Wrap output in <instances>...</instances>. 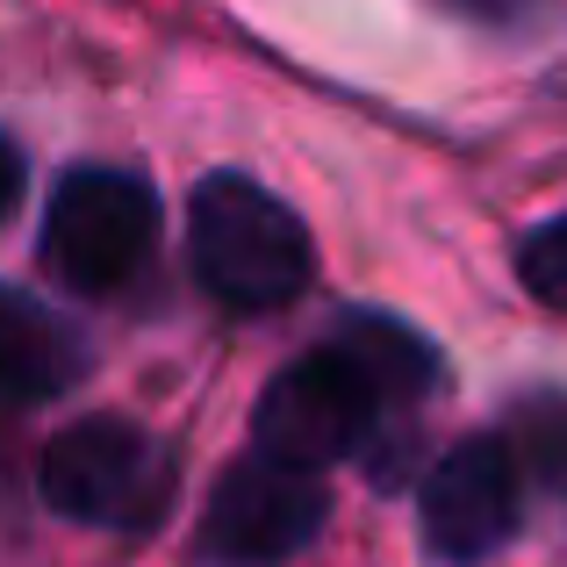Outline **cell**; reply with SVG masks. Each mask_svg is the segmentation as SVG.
<instances>
[{
	"instance_id": "6da1fadb",
	"label": "cell",
	"mask_w": 567,
	"mask_h": 567,
	"mask_svg": "<svg viewBox=\"0 0 567 567\" xmlns=\"http://www.w3.org/2000/svg\"><path fill=\"white\" fill-rule=\"evenodd\" d=\"M187 259L194 280L223 309H280L309 288L317 251L309 230L274 187L245 173H208L187 202Z\"/></svg>"
},
{
	"instance_id": "7a4b0ae2",
	"label": "cell",
	"mask_w": 567,
	"mask_h": 567,
	"mask_svg": "<svg viewBox=\"0 0 567 567\" xmlns=\"http://www.w3.org/2000/svg\"><path fill=\"white\" fill-rule=\"evenodd\" d=\"M37 496L80 525L144 532L173 503V460L123 416H80L37 460Z\"/></svg>"
},
{
	"instance_id": "3957f363",
	"label": "cell",
	"mask_w": 567,
	"mask_h": 567,
	"mask_svg": "<svg viewBox=\"0 0 567 567\" xmlns=\"http://www.w3.org/2000/svg\"><path fill=\"white\" fill-rule=\"evenodd\" d=\"M158 194L123 166H72L43 216V266L80 295H115L144 266Z\"/></svg>"
},
{
	"instance_id": "277c9868",
	"label": "cell",
	"mask_w": 567,
	"mask_h": 567,
	"mask_svg": "<svg viewBox=\"0 0 567 567\" xmlns=\"http://www.w3.org/2000/svg\"><path fill=\"white\" fill-rule=\"evenodd\" d=\"M374 410H381L374 388L323 346V352H309V360L280 367V374L266 381L259 410H251V453L280 460V467H295V474H323V467L360 453Z\"/></svg>"
},
{
	"instance_id": "5b68a950",
	"label": "cell",
	"mask_w": 567,
	"mask_h": 567,
	"mask_svg": "<svg viewBox=\"0 0 567 567\" xmlns=\"http://www.w3.org/2000/svg\"><path fill=\"white\" fill-rule=\"evenodd\" d=\"M323 517H331L323 474H295V467H280V460L251 453L216 482L202 546L216 560H230V567H266V560L302 554V546L323 532Z\"/></svg>"
},
{
	"instance_id": "8992f818",
	"label": "cell",
	"mask_w": 567,
	"mask_h": 567,
	"mask_svg": "<svg viewBox=\"0 0 567 567\" xmlns=\"http://www.w3.org/2000/svg\"><path fill=\"white\" fill-rule=\"evenodd\" d=\"M416 517H424V546L445 567L488 560L517 532V453H511V439H488V431L460 439L424 474Z\"/></svg>"
},
{
	"instance_id": "52a82bcc",
	"label": "cell",
	"mask_w": 567,
	"mask_h": 567,
	"mask_svg": "<svg viewBox=\"0 0 567 567\" xmlns=\"http://www.w3.org/2000/svg\"><path fill=\"white\" fill-rule=\"evenodd\" d=\"M86 381V338L22 288H0V402H58Z\"/></svg>"
},
{
	"instance_id": "ba28073f",
	"label": "cell",
	"mask_w": 567,
	"mask_h": 567,
	"mask_svg": "<svg viewBox=\"0 0 567 567\" xmlns=\"http://www.w3.org/2000/svg\"><path fill=\"white\" fill-rule=\"evenodd\" d=\"M331 352L374 388V402H416L439 381V352L395 317H346L338 338H331Z\"/></svg>"
},
{
	"instance_id": "9c48e42d",
	"label": "cell",
	"mask_w": 567,
	"mask_h": 567,
	"mask_svg": "<svg viewBox=\"0 0 567 567\" xmlns=\"http://www.w3.org/2000/svg\"><path fill=\"white\" fill-rule=\"evenodd\" d=\"M517 274H525V288L539 295V302L567 309V216L539 223V230L517 245Z\"/></svg>"
},
{
	"instance_id": "30bf717a",
	"label": "cell",
	"mask_w": 567,
	"mask_h": 567,
	"mask_svg": "<svg viewBox=\"0 0 567 567\" xmlns=\"http://www.w3.org/2000/svg\"><path fill=\"white\" fill-rule=\"evenodd\" d=\"M22 181H29V173H22V152L0 137V216H14V202H22Z\"/></svg>"
}]
</instances>
